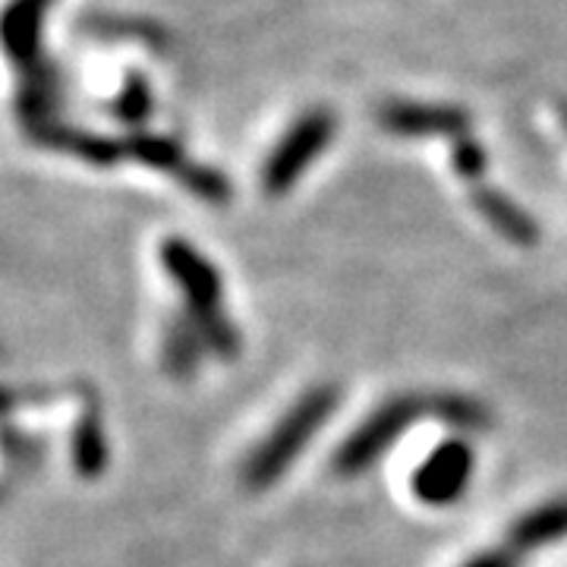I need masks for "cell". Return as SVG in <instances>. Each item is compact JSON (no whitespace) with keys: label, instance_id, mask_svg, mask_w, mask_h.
Returning a JSON list of instances; mask_svg holds the SVG:
<instances>
[{"label":"cell","instance_id":"obj_7","mask_svg":"<svg viewBox=\"0 0 567 567\" xmlns=\"http://www.w3.org/2000/svg\"><path fill=\"white\" fill-rule=\"evenodd\" d=\"M473 205L483 212V218H486L498 234H505L511 244H520V246L536 244L539 230H536L533 218H529L524 208H517L511 199H505L502 193H492V189H473Z\"/></svg>","mask_w":567,"mask_h":567},{"label":"cell","instance_id":"obj_3","mask_svg":"<svg viewBox=\"0 0 567 567\" xmlns=\"http://www.w3.org/2000/svg\"><path fill=\"white\" fill-rule=\"evenodd\" d=\"M420 420H442V394H404V398H391L382 404L369 420H365L344 445L334 454V473L338 476H357L375 464V457H382L388 447L394 445V439L406 432L410 425Z\"/></svg>","mask_w":567,"mask_h":567},{"label":"cell","instance_id":"obj_2","mask_svg":"<svg viewBox=\"0 0 567 567\" xmlns=\"http://www.w3.org/2000/svg\"><path fill=\"white\" fill-rule=\"evenodd\" d=\"M338 401H341V391L334 385L312 388L303 401L275 425V432L265 439L262 445L249 454V461L244 464L246 488L271 486L290 466V461L309 445V439L322 429L324 420L334 413Z\"/></svg>","mask_w":567,"mask_h":567},{"label":"cell","instance_id":"obj_1","mask_svg":"<svg viewBox=\"0 0 567 567\" xmlns=\"http://www.w3.org/2000/svg\"><path fill=\"white\" fill-rule=\"evenodd\" d=\"M162 262L167 275L183 287L186 316L199 328L205 347L218 357H237L240 334L221 312V278L215 265L183 240H167L162 246Z\"/></svg>","mask_w":567,"mask_h":567},{"label":"cell","instance_id":"obj_6","mask_svg":"<svg viewBox=\"0 0 567 567\" xmlns=\"http://www.w3.org/2000/svg\"><path fill=\"white\" fill-rule=\"evenodd\" d=\"M567 536V498L548 502V505L536 507L524 514L507 536V546H514L517 551H533V548L551 546L558 539Z\"/></svg>","mask_w":567,"mask_h":567},{"label":"cell","instance_id":"obj_8","mask_svg":"<svg viewBox=\"0 0 567 567\" xmlns=\"http://www.w3.org/2000/svg\"><path fill=\"white\" fill-rule=\"evenodd\" d=\"M385 126H391L394 133H447L457 136L466 130V117H461V111H447V107H420V104H398L388 107L382 114Z\"/></svg>","mask_w":567,"mask_h":567},{"label":"cell","instance_id":"obj_10","mask_svg":"<svg viewBox=\"0 0 567 567\" xmlns=\"http://www.w3.org/2000/svg\"><path fill=\"white\" fill-rule=\"evenodd\" d=\"M73 461L82 476H99L107 461V447H104L102 420L95 413H89L73 435Z\"/></svg>","mask_w":567,"mask_h":567},{"label":"cell","instance_id":"obj_9","mask_svg":"<svg viewBox=\"0 0 567 567\" xmlns=\"http://www.w3.org/2000/svg\"><path fill=\"white\" fill-rule=\"evenodd\" d=\"M203 350H208L199 334V328L189 322V316L174 319L167 324V334H164V365L171 375L186 379L196 372V365L203 360Z\"/></svg>","mask_w":567,"mask_h":567},{"label":"cell","instance_id":"obj_4","mask_svg":"<svg viewBox=\"0 0 567 567\" xmlns=\"http://www.w3.org/2000/svg\"><path fill=\"white\" fill-rule=\"evenodd\" d=\"M331 130H334V121L328 114H312L297 123L265 164V189L271 196L287 193L293 181L309 167V162L331 142Z\"/></svg>","mask_w":567,"mask_h":567},{"label":"cell","instance_id":"obj_12","mask_svg":"<svg viewBox=\"0 0 567 567\" xmlns=\"http://www.w3.org/2000/svg\"><path fill=\"white\" fill-rule=\"evenodd\" d=\"M454 162H457V171L464 174V177H480L483 174V162H486V155H483V148L476 145V142H457V152H454Z\"/></svg>","mask_w":567,"mask_h":567},{"label":"cell","instance_id":"obj_5","mask_svg":"<svg viewBox=\"0 0 567 567\" xmlns=\"http://www.w3.org/2000/svg\"><path fill=\"white\" fill-rule=\"evenodd\" d=\"M473 476V451L464 442L439 445L413 476L416 498L432 507H445L464 495L466 483Z\"/></svg>","mask_w":567,"mask_h":567},{"label":"cell","instance_id":"obj_11","mask_svg":"<svg viewBox=\"0 0 567 567\" xmlns=\"http://www.w3.org/2000/svg\"><path fill=\"white\" fill-rule=\"evenodd\" d=\"M520 555L524 551H517L514 546H498L473 555L464 567H520Z\"/></svg>","mask_w":567,"mask_h":567}]
</instances>
